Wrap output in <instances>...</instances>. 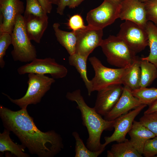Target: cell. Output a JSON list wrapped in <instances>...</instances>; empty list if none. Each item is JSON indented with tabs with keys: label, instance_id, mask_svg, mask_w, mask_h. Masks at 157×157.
Masks as SVG:
<instances>
[{
	"label": "cell",
	"instance_id": "1",
	"mask_svg": "<svg viewBox=\"0 0 157 157\" xmlns=\"http://www.w3.org/2000/svg\"><path fill=\"white\" fill-rule=\"evenodd\" d=\"M0 117L5 129L13 132L31 154L52 157L63 149L60 135L53 130L44 132L39 129L27 108L13 111L0 105Z\"/></svg>",
	"mask_w": 157,
	"mask_h": 157
},
{
	"label": "cell",
	"instance_id": "2",
	"mask_svg": "<svg viewBox=\"0 0 157 157\" xmlns=\"http://www.w3.org/2000/svg\"><path fill=\"white\" fill-rule=\"evenodd\" d=\"M66 97L68 100L75 102L80 111L82 124L86 127L88 133L87 147L92 151H104L105 148L100 142L101 134L104 131L111 130L114 128L115 120L108 121L103 118L93 107L88 106L80 89L67 92Z\"/></svg>",
	"mask_w": 157,
	"mask_h": 157
},
{
	"label": "cell",
	"instance_id": "3",
	"mask_svg": "<svg viewBox=\"0 0 157 157\" xmlns=\"http://www.w3.org/2000/svg\"><path fill=\"white\" fill-rule=\"evenodd\" d=\"M108 63L118 68L131 65L139 58L126 43L117 36L110 35L100 46Z\"/></svg>",
	"mask_w": 157,
	"mask_h": 157
},
{
	"label": "cell",
	"instance_id": "4",
	"mask_svg": "<svg viewBox=\"0 0 157 157\" xmlns=\"http://www.w3.org/2000/svg\"><path fill=\"white\" fill-rule=\"evenodd\" d=\"M13 49L11 54L14 60L31 62L37 58V52L28 37L24 16L19 15L11 34Z\"/></svg>",
	"mask_w": 157,
	"mask_h": 157
},
{
	"label": "cell",
	"instance_id": "5",
	"mask_svg": "<svg viewBox=\"0 0 157 157\" xmlns=\"http://www.w3.org/2000/svg\"><path fill=\"white\" fill-rule=\"evenodd\" d=\"M28 88L25 94L22 98L13 99L3 93L11 102L21 108H27L29 105L36 104L40 102L42 97L55 82L54 78L45 75L31 73L28 74Z\"/></svg>",
	"mask_w": 157,
	"mask_h": 157
},
{
	"label": "cell",
	"instance_id": "6",
	"mask_svg": "<svg viewBox=\"0 0 157 157\" xmlns=\"http://www.w3.org/2000/svg\"><path fill=\"white\" fill-rule=\"evenodd\" d=\"M89 60L94 72V76L90 80L92 92L112 85L122 84V78L127 67L116 69L107 67L95 56L89 58Z\"/></svg>",
	"mask_w": 157,
	"mask_h": 157
},
{
	"label": "cell",
	"instance_id": "7",
	"mask_svg": "<svg viewBox=\"0 0 157 157\" xmlns=\"http://www.w3.org/2000/svg\"><path fill=\"white\" fill-rule=\"evenodd\" d=\"M117 36L122 40L136 54L144 50L148 45L145 28L132 22L125 20L120 26Z\"/></svg>",
	"mask_w": 157,
	"mask_h": 157
},
{
	"label": "cell",
	"instance_id": "8",
	"mask_svg": "<svg viewBox=\"0 0 157 157\" xmlns=\"http://www.w3.org/2000/svg\"><path fill=\"white\" fill-rule=\"evenodd\" d=\"M17 71L20 75L31 73L49 74L54 79L65 77L68 73L65 66L57 63L54 58L50 57L44 59L36 58L29 63L19 67Z\"/></svg>",
	"mask_w": 157,
	"mask_h": 157
},
{
	"label": "cell",
	"instance_id": "9",
	"mask_svg": "<svg viewBox=\"0 0 157 157\" xmlns=\"http://www.w3.org/2000/svg\"><path fill=\"white\" fill-rule=\"evenodd\" d=\"M119 8L120 5L110 0H104L99 6L87 13L86 20L88 25L103 29L119 18Z\"/></svg>",
	"mask_w": 157,
	"mask_h": 157
},
{
	"label": "cell",
	"instance_id": "10",
	"mask_svg": "<svg viewBox=\"0 0 157 157\" xmlns=\"http://www.w3.org/2000/svg\"><path fill=\"white\" fill-rule=\"evenodd\" d=\"M76 31L77 42L76 53L88 58L96 48L100 46L103 39V29L88 25Z\"/></svg>",
	"mask_w": 157,
	"mask_h": 157
},
{
	"label": "cell",
	"instance_id": "11",
	"mask_svg": "<svg viewBox=\"0 0 157 157\" xmlns=\"http://www.w3.org/2000/svg\"><path fill=\"white\" fill-rule=\"evenodd\" d=\"M20 0H0V34H12L17 16L24 13Z\"/></svg>",
	"mask_w": 157,
	"mask_h": 157
},
{
	"label": "cell",
	"instance_id": "12",
	"mask_svg": "<svg viewBox=\"0 0 157 157\" xmlns=\"http://www.w3.org/2000/svg\"><path fill=\"white\" fill-rule=\"evenodd\" d=\"M147 106L142 104L115 119L114 131L110 136L104 137L105 142L102 144L103 146L105 148L108 144L114 141L118 143L126 140V136L131 129L135 118Z\"/></svg>",
	"mask_w": 157,
	"mask_h": 157
},
{
	"label": "cell",
	"instance_id": "13",
	"mask_svg": "<svg viewBox=\"0 0 157 157\" xmlns=\"http://www.w3.org/2000/svg\"><path fill=\"white\" fill-rule=\"evenodd\" d=\"M122 85H112L97 91L93 108L98 113L104 116L112 109L123 91L124 87Z\"/></svg>",
	"mask_w": 157,
	"mask_h": 157
},
{
	"label": "cell",
	"instance_id": "14",
	"mask_svg": "<svg viewBox=\"0 0 157 157\" xmlns=\"http://www.w3.org/2000/svg\"><path fill=\"white\" fill-rule=\"evenodd\" d=\"M119 18L145 28L148 21L144 3L139 0H124L120 4Z\"/></svg>",
	"mask_w": 157,
	"mask_h": 157
},
{
	"label": "cell",
	"instance_id": "15",
	"mask_svg": "<svg viewBox=\"0 0 157 157\" xmlns=\"http://www.w3.org/2000/svg\"><path fill=\"white\" fill-rule=\"evenodd\" d=\"M142 104L133 95L131 90L124 87L123 91L117 102L112 109L104 116V119L108 121L115 120L131 109Z\"/></svg>",
	"mask_w": 157,
	"mask_h": 157
},
{
	"label": "cell",
	"instance_id": "16",
	"mask_svg": "<svg viewBox=\"0 0 157 157\" xmlns=\"http://www.w3.org/2000/svg\"><path fill=\"white\" fill-rule=\"evenodd\" d=\"M23 16L29 39L39 43L48 25L47 15L38 16L28 14L24 15Z\"/></svg>",
	"mask_w": 157,
	"mask_h": 157
},
{
	"label": "cell",
	"instance_id": "17",
	"mask_svg": "<svg viewBox=\"0 0 157 157\" xmlns=\"http://www.w3.org/2000/svg\"><path fill=\"white\" fill-rule=\"evenodd\" d=\"M131 144L141 155L143 154L144 144L149 139L156 136L140 121L134 120L131 128L128 132Z\"/></svg>",
	"mask_w": 157,
	"mask_h": 157
},
{
	"label": "cell",
	"instance_id": "18",
	"mask_svg": "<svg viewBox=\"0 0 157 157\" xmlns=\"http://www.w3.org/2000/svg\"><path fill=\"white\" fill-rule=\"evenodd\" d=\"M60 24L55 23L53 27L58 41L66 50L69 55L76 53L77 42L76 31L69 32L63 31L60 28Z\"/></svg>",
	"mask_w": 157,
	"mask_h": 157
},
{
	"label": "cell",
	"instance_id": "19",
	"mask_svg": "<svg viewBox=\"0 0 157 157\" xmlns=\"http://www.w3.org/2000/svg\"><path fill=\"white\" fill-rule=\"evenodd\" d=\"M138 58L131 65L128 67L122 79L124 87L133 91L140 88L141 69Z\"/></svg>",
	"mask_w": 157,
	"mask_h": 157
},
{
	"label": "cell",
	"instance_id": "20",
	"mask_svg": "<svg viewBox=\"0 0 157 157\" xmlns=\"http://www.w3.org/2000/svg\"><path fill=\"white\" fill-rule=\"evenodd\" d=\"M88 58L75 53L69 55L68 62L69 65L74 67L79 74L87 88L88 94L90 96L92 92L91 81L88 79L87 75L86 65Z\"/></svg>",
	"mask_w": 157,
	"mask_h": 157
},
{
	"label": "cell",
	"instance_id": "21",
	"mask_svg": "<svg viewBox=\"0 0 157 157\" xmlns=\"http://www.w3.org/2000/svg\"><path fill=\"white\" fill-rule=\"evenodd\" d=\"M10 131L5 129L0 133V151H8L17 157H28L29 155L24 152L25 147L22 144L14 143L10 137Z\"/></svg>",
	"mask_w": 157,
	"mask_h": 157
},
{
	"label": "cell",
	"instance_id": "22",
	"mask_svg": "<svg viewBox=\"0 0 157 157\" xmlns=\"http://www.w3.org/2000/svg\"><path fill=\"white\" fill-rule=\"evenodd\" d=\"M107 157H142L140 154L133 147L130 140L113 144L110 149L107 151Z\"/></svg>",
	"mask_w": 157,
	"mask_h": 157
},
{
	"label": "cell",
	"instance_id": "23",
	"mask_svg": "<svg viewBox=\"0 0 157 157\" xmlns=\"http://www.w3.org/2000/svg\"><path fill=\"white\" fill-rule=\"evenodd\" d=\"M145 28L147 35L150 53L147 56L142 58L157 67V27L152 22L148 21Z\"/></svg>",
	"mask_w": 157,
	"mask_h": 157
},
{
	"label": "cell",
	"instance_id": "24",
	"mask_svg": "<svg viewBox=\"0 0 157 157\" xmlns=\"http://www.w3.org/2000/svg\"><path fill=\"white\" fill-rule=\"evenodd\" d=\"M141 69L140 88H146L157 78V67L142 58L140 60Z\"/></svg>",
	"mask_w": 157,
	"mask_h": 157
},
{
	"label": "cell",
	"instance_id": "25",
	"mask_svg": "<svg viewBox=\"0 0 157 157\" xmlns=\"http://www.w3.org/2000/svg\"><path fill=\"white\" fill-rule=\"evenodd\" d=\"M133 95L142 104L149 105L157 99V88H140L132 91Z\"/></svg>",
	"mask_w": 157,
	"mask_h": 157
},
{
	"label": "cell",
	"instance_id": "26",
	"mask_svg": "<svg viewBox=\"0 0 157 157\" xmlns=\"http://www.w3.org/2000/svg\"><path fill=\"white\" fill-rule=\"evenodd\" d=\"M72 135L75 141V157H97L104 151L99 150L93 151L90 150L85 146L78 132L74 131Z\"/></svg>",
	"mask_w": 157,
	"mask_h": 157
},
{
	"label": "cell",
	"instance_id": "27",
	"mask_svg": "<svg viewBox=\"0 0 157 157\" xmlns=\"http://www.w3.org/2000/svg\"><path fill=\"white\" fill-rule=\"evenodd\" d=\"M12 43V38L11 34L6 32L0 34V67L2 68L4 67L5 65L3 58L6 51Z\"/></svg>",
	"mask_w": 157,
	"mask_h": 157
},
{
	"label": "cell",
	"instance_id": "28",
	"mask_svg": "<svg viewBox=\"0 0 157 157\" xmlns=\"http://www.w3.org/2000/svg\"><path fill=\"white\" fill-rule=\"evenodd\" d=\"M38 0H26V5L24 15L31 14L38 16L47 15Z\"/></svg>",
	"mask_w": 157,
	"mask_h": 157
},
{
	"label": "cell",
	"instance_id": "29",
	"mask_svg": "<svg viewBox=\"0 0 157 157\" xmlns=\"http://www.w3.org/2000/svg\"><path fill=\"white\" fill-rule=\"evenodd\" d=\"M140 121L157 136V112L144 114Z\"/></svg>",
	"mask_w": 157,
	"mask_h": 157
},
{
	"label": "cell",
	"instance_id": "30",
	"mask_svg": "<svg viewBox=\"0 0 157 157\" xmlns=\"http://www.w3.org/2000/svg\"><path fill=\"white\" fill-rule=\"evenodd\" d=\"M148 21L157 27V0H149L144 2Z\"/></svg>",
	"mask_w": 157,
	"mask_h": 157
},
{
	"label": "cell",
	"instance_id": "31",
	"mask_svg": "<svg viewBox=\"0 0 157 157\" xmlns=\"http://www.w3.org/2000/svg\"><path fill=\"white\" fill-rule=\"evenodd\" d=\"M143 154L145 157H155L157 155V136L146 141L144 145Z\"/></svg>",
	"mask_w": 157,
	"mask_h": 157
},
{
	"label": "cell",
	"instance_id": "32",
	"mask_svg": "<svg viewBox=\"0 0 157 157\" xmlns=\"http://www.w3.org/2000/svg\"><path fill=\"white\" fill-rule=\"evenodd\" d=\"M68 25L74 31L84 29L87 26L85 25L82 17L79 14L74 15L71 17L68 20Z\"/></svg>",
	"mask_w": 157,
	"mask_h": 157
},
{
	"label": "cell",
	"instance_id": "33",
	"mask_svg": "<svg viewBox=\"0 0 157 157\" xmlns=\"http://www.w3.org/2000/svg\"><path fill=\"white\" fill-rule=\"evenodd\" d=\"M71 0H60L56 9V12L60 15L63 14L64 10L68 6Z\"/></svg>",
	"mask_w": 157,
	"mask_h": 157
},
{
	"label": "cell",
	"instance_id": "34",
	"mask_svg": "<svg viewBox=\"0 0 157 157\" xmlns=\"http://www.w3.org/2000/svg\"><path fill=\"white\" fill-rule=\"evenodd\" d=\"M38 0L47 13H51L52 9V4L49 0Z\"/></svg>",
	"mask_w": 157,
	"mask_h": 157
},
{
	"label": "cell",
	"instance_id": "35",
	"mask_svg": "<svg viewBox=\"0 0 157 157\" xmlns=\"http://www.w3.org/2000/svg\"><path fill=\"white\" fill-rule=\"evenodd\" d=\"M157 112V99L149 105L148 108L144 113V114Z\"/></svg>",
	"mask_w": 157,
	"mask_h": 157
},
{
	"label": "cell",
	"instance_id": "36",
	"mask_svg": "<svg viewBox=\"0 0 157 157\" xmlns=\"http://www.w3.org/2000/svg\"><path fill=\"white\" fill-rule=\"evenodd\" d=\"M84 0H71L68 6L70 8H74L78 6Z\"/></svg>",
	"mask_w": 157,
	"mask_h": 157
},
{
	"label": "cell",
	"instance_id": "37",
	"mask_svg": "<svg viewBox=\"0 0 157 157\" xmlns=\"http://www.w3.org/2000/svg\"><path fill=\"white\" fill-rule=\"evenodd\" d=\"M117 5H120L124 0H110Z\"/></svg>",
	"mask_w": 157,
	"mask_h": 157
},
{
	"label": "cell",
	"instance_id": "38",
	"mask_svg": "<svg viewBox=\"0 0 157 157\" xmlns=\"http://www.w3.org/2000/svg\"><path fill=\"white\" fill-rule=\"evenodd\" d=\"M52 4H54L58 5L60 0H49Z\"/></svg>",
	"mask_w": 157,
	"mask_h": 157
},
{
	"label": "cell",
	"instance_id": "39",
	"mask_svg": "<svg viewBox=\"0 0 157 157\" xmlns=\"http://www.w3.org/2000/svg\"><path fill=\"white\" fill-rule=\"evenodd\" d=\"M139 0L142 2L144 3L149 0Z\"/></svg>",
	"mask_w": 157,
	"mask_h": 157
},
{
	"label": "cell",
	"instance_id": "40",
	"mask_svg": "<svg viewBox=\"0 0 157 157\" xmlns=\"http://www.w3.org/2000/svg\"><path fill=\"white\" fill-rule=\"evenodd\" d=\"M155 157H157V155L155 156Z\"/></svg>",
	"mask_w": 157,
	"mask_h": 157
}]
</instances>
